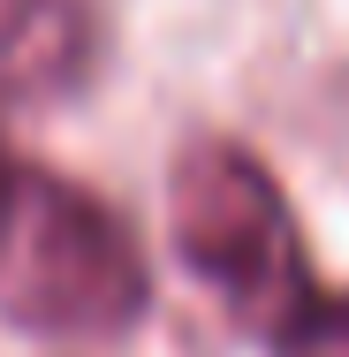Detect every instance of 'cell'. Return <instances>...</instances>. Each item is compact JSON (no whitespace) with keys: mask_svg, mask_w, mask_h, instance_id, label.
Wrapping results in <instances>:
<instances>
[{"mask_svg":"<svg viewBox=\"0 0 349 357\" xmlns=\"http://www.w3.org/2000/svg\"><path fill=\"white\" fill-rule=\"evenodd\" d=\"M167 236L175 259L258 335L311 296V259L296 213L266 175V160L235 137H190L175 175H167Z\"/></svg>","mask_w":349,"mask_h":357,"instance_id":"obj_1","label":"cell"},{"mask_svg":"<svg viewBox=\"0 0 349 357\" xmlns=\"http://www.w3.org/2000/svg\"><path fill=\"white\" fill-rule=\"evenodd\" d=\"M23 183H31V175H23V167H15V152L0 144V259H8V236L23 228Z\"/></svg>","mask_w":349,"mask_h":357,"instance_id":"obj_5","label":"cell"},{"mask_svg":"<svg viewBox=\"0 0 349 357\" xmlns=\"http://www.w3.org/2000/svg\"><path fill=\"white\" fill-rule=\"evenodd\" d=\"M152 304L137 228L61 175L23 183V251L8 266V319L38 335H130Z\"/></svg>","mask_w":349,"mask_h":357,"instance_id":"obj_2","label":"cell"},{"mask_svg":"<svg viewBox=\"0 0 349 357\" xmlns=\"http://www.w3.org/2000/svg\"><path fill=\"white\" fill-rule=\"evenodd\" d=\"M266 342H274V357H349V289L311 282V296L281 319Z\"/></svg>","mask_w":349,"mask_h":357,"instance_id":"obj_4","label":"cell"},{"mask_svg":"<svg viewBox=\"0 0 349 357\" xmlns=\"http://www.w3.org/2000/svg\"><path fill=\"white\" fill-rule=\"evenodd\" d=\"M99 15L91 0H0V99H61L91 76Z\"/></svg>","mask_w":349,"mask_h":357,"instance_id":"obj_3","label":"cell"}]
</instances>
